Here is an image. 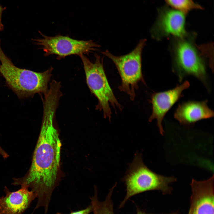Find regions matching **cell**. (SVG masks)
Here are the masks:
<instances>
[{
    "label": "cell",
    "mask_w": 214,
    "mask_h": 214,
    "mask_svg": "<svg viewBox=\"0 0 214 214\" xmlns=\"http://www.w3.org/2000/svg\"><path fill=\"white\" fill-rule=\"evenodd\" d=\"M54 107L43 108L40 133L33 155L31 166L25 175L14 178L12 184L30 188L38 201L34 211L44 207L47 214L53 191L59 178L61 143L54 124Z\"/></svg>",
    "instance_id": "6da1fadb"
},
{
    "label": "cell",
    "mask_w": 214,
    "mask_h": 214,
    "mask_svg": "<svg viewBox=\"0 0 214 214\" xmlns=\"http://www.w3.org/2000/svg\"><path fill=\"white\" fill-rule=\"evenodd\" d=\"M0 74L19 97H27L37 93L45 94L48 91L52 67L42 72L17 67L4 53L1 47L0 40Z\"/></svg>",
    "instance_id": "7a4b0ae2"
},
{
    "label": "cell",
    "mask_w": 214,
    "mask_h": 214,
    "mask_svg": "<svg viewBox=\"0 0 214 214\" xmlns=\"http://www.w3.org/2000/svg\"><path fill=\"white\" fill-rule=\"evenodd\" d=\"M128 165L122 180L126 186V193L119 208L131 197L145 191L158 190L164 193L169 192L171 188L170 185L176 181L174 176L158 174L149 169L144 164L140 152H136L133 161Z\"/></svg>",
    "instance_id": "3957f363"
},
{
    "label": "cell",
    "mask_w": 214,
    "mask_h": 214,
    "mask_svg": "<svg viewBox=\"0 0 214 214\" xmlns=\"http://www.w3.org/2000/svg\"><path fill=\"white\" fill-rule=\"evenodd\" d=\"M195 35L188 34L183 38H175L171 46L173 59V71L181 82L187 75L199 79L208 92L211 88L208 83L205 65L194 42Z\"/></svg>",
    "instance_id": "277c9868"
},
{
    "label": "cell",
    "mask_w": 214,
    "mask_h": 214,
    "mask_svg": "<svg viewBox=\"0 0 214 214\" xmlns=\"http://www.w3.org/2000/svg\"><path fill=\"white\" fill-rule=\"evenodd\" d=\"M83 63L87 84L91 92L97 98L96 109L103 112L105 118L110 120V105L121 110L122 107L116 98L108 82L104 71L103 59L95 54L94 62L82 54L79 56Z\"/></svg>",
    "instance_id": "5b68a950"
},
{
    "label": "cell",
    "mask_w": 214,
    "mask_h": 214,
    "mask_svg": "<svg viewBox=\"0 0 214 214\" xmlns=\"http://www.w3.org/2000/svg\"><path fill=\"white\" fill-rule=\"evenodd\" d=\"M145 39H141L134 49L124 55L116 56L108 50L102 53L114 63L119 73L121 80L118 88L127 94L131 100L136 96V92L140 82L145 84L142 70V54L146 44Z\"/></svg>",
    "instance_id": "8992f818"
},
{
    "label": "cell",
    "mask_w": 214,
    "mask_h": 214,
    "mask_svg": "<svg viewBox=\"0 0 214 214\" xmlns=\"http://www.w3.org/2000/svg\"><path fill=\"white\" fill-rule=\"evenodd\" d=\"M40 33L41 37L32 41L43 50L45 56L54 54L59 58L71 55L79 56L92 52L100 47L92 40H77L67 36H48Z\"/></svg>",
    "instance_id": "52a82bcc"
},
{
    "label": "cell",
    "mask_w": 214,
    "mask_h": 214,
    "mask_svg": "<svg viewBox=\"0 0 214 214\" xmlns=\"http://www.w3.org/2000/svg\"><path fill=\"white\" fill-rule=\"evenodd\" d=\"M157 19L150 30L152 38L157 40L166 37L183 38L188 34L185 26L187 14L166 4L158 9Z\"/></svg>",
    "instance_id": "ba28073f"
},
{
    "label": "cell",
    "mask_w": 214,
    "mask_h": 214,
    "mask_svg": "<svg viewBox=\"0 0 214 214\" xmlns=\"http://www.w3.org/2000/svg\"><path fill=\"white\" fill-rule=\"evenodd\" d=\"M190 85L189 83L186 81L172 89L152 94L150 100L152 106V111L149 121L151 122L154 119L156 120L157 126L162 135L164 133L162 122L165 115L183 96L182 92Z\"/></svg>",
    "instance_id": "9c48e42d"
},
{
    "label": "cell",
    "mask_w": 214,
    "mask_h": 214,
    "mask_svg": "<svg viewBox=\"0 0 214 214\" xmlns=\"http://www.w3.org/2000/svg\"><path fill=\"white\" fill-rule=\"evenodd\" d=\"M207 103V100L182 102L176 109L174 117L180 124L187 126H192L201 120L213 117L214 111L209 108Z\"/></svg>",
    "instance_id": "30bf717a"
},
{
    "label": "cell",
    "mask_w": 214,
    "mask_h": 214,
    "mask_svg": "<svg viewBox=\"0 0 214 214\" xmlns=\"http://www.w3.org/2000/svg\"><path fill=\"white\" fill-rule=\"evenodd\" d=\"M5 196L0 197V214H23L37 198L36 194L25 187L10 191L5 187Z\"/></svg>",
    "instance_id": "8fae6325"
},
{
    "label": "cell",
    "mask_w": 214,
    "mask_h": 214,
    "mask_svg": "<svg viewBox=\"0 0 214 214\" xmlns=\"http://www.w3.org/2000/svg\"><path fill=\"white\" fill-rule=\"evenodd\" d=\"M191 185L194 203L190 214H214L213 180H194Z\"/></svg>",
    "instance_id": "7c38bea8"
},
{
    "label": "cell",
    "mask_w": 214,
    "mask_h": 214,
    "mask_svg": "<svg viewBox=\"0 0 214 214\" xmlns=\"http://www.w3.org/2000/svg\"><path fill=\"white\" fill-rule=\"evenodd\" d=\"M113 189V187L110 189L106 199L102 202L98 200L97 189H95L94 196L90 198L93 214H115L111 198Z\"/></svg>",
    "instance_id": "4fadbf2b"
},
{
    "label": "cell",
    "mask_w": 214,
    "mask_h": 214,
    "mask_svg": "<svg viewBox=\"0 0 214 214\" xmlns=\"http://www.w3.org/2000/svg\"><path fill=\"white\" fill-rule=\"evenodd\" d=\"M166 4L170 7L182 12L187 14L193 10L203 9L199 4L193 0H164Z\"/></svg>",
    "instance_id": "5bb4252c"
},
{
    "label": "cell",
    "mask_w": 214,
    "mask_h": 214,
    "mask_svg": "<svg viewBox=\"0 0 214 214\" xmlns=\"http://www.w3.org/2000/svg\"><path fill=\"white\" fill-rule=\"evenodd\" d=\"M211 43L203 45L198 47V48L201 52V55H205L208 57L210 59V66H212V45Z\"/></svg>",
    "instance_id": "9a60e30c"
},
{
    "label": "cell",
    "mask_w": 214,
    "mask_h": 214,
    "mask_svg": "<svg viewBox=\"0 0 214 214\" xmlns=\"http://www.w3.org/2000/svg\"><path fill=\"white\" fill-rule=\"evenodd\" d=\"M92 212V207L91 204L86 208L75 211H72L68 214H89ZM56 214H65L60 212H57Z\"/></svg>",
    "instance_id": "2e32d148"
},
{
    "label": "cell",
    "mask_w": 214,
    "mask_h": 214,
    "mask_svg": "<svg viewBox=\"0 0 214 214\" xmlns=\"http://www.w3.org/2000/svg\"><path fill=\"white\" fill-rule=\"evenodd\" d=\"M6 9V7H3L0 4V31H3L4 29V26L1 22V17L3 12Z\"/></svg>",
    "instance_id": "e0dca14e"
},
{
    "label": "cell",
    "mask_w": 214,
    "mask_h": 214,
    "mask_svg": "<svg viewBox=\"0 0 214 214\" xmlns=\"http://www.w3.org/2000/svg\"><path fill=\"white\" fill-rule=\"evenodd\" d=\"M0 155L5 159L7 158L9 156L8 154L5 151H4L0 146Z\"/></svg>",
    "instance_id": "ac0fdd59"
},
{
    "label": "cell",
    "mask_w": 214,
    "mask_h": 214,
    "mask_svg": "<svg viewBox=\"0 0 214 214\" xmlns=\"http://www.w3.org/2000/svg\"><path fill=\"white\" fill-rule=\"evenodd\" d=\"M137 214H146L142 211H141L140 210L138 209L137 210Z\"/></svg>",
    "instance_id": "d6986e66"
}]
</instances>
